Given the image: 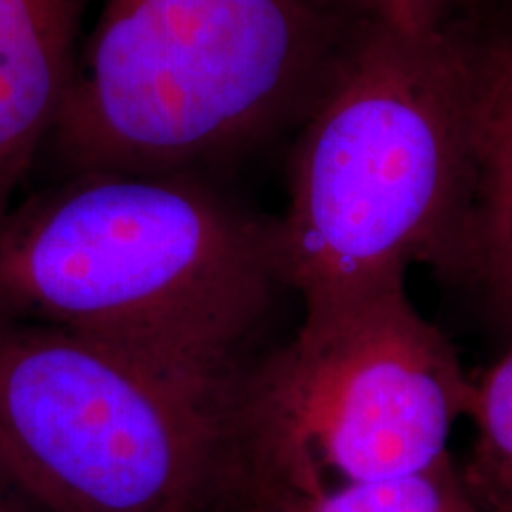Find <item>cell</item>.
I'll return each instance as SVG.
<instances>
[{
  "instance_id": "obj_12",
  "label": "cell",
  "mask_w": 512,
  "mask_h": 512,
  "mask_svg": "<svg viewBox=\"0 0 512 512\" xmlns=\"http://www.w3.org/2000/svg\"><path fill=\"white\" fill-rule=\"evenodd\" d=\"M211 512H278L271 503L264 501L254 494V491H242V494L228 498L226 503H221L219 508Z\"/></svg>"
},
{
  "instance_id": "obj_1",
  "label": "cell",
  "mask_w": 512,
  "mask_h": 512,
  "mask_svg": "<svg viewBox=\"0 0 512 512\" xmlns=\"http://www.w3.org/2000/svg\"><path fill=\"white\" fill-rule=\"evenodd\" d=\"M278 287L275 223L183 171L79 174L0 219V325L204 387H240Z\"/></svg>"
},
{
  "instance_id": "obj_3",
  "label": "cell",
  "mask_w": 512,
  "mask_h": 512,
  "mask_svg": "<svg viewBox=\"0 0 512 512\" xmlns=\"http://www.w3.org/2000/svg\"><path fill=\"white\" fill-rule=\"evenodd\" d=\"M332 0H102L55 131L79 174H178L318 93Z\"/></svg>"
},
{
  "instance_id": "obj_6",
  "label": "cell",
  "mask_w": 512,
  "mask_h": 512,
  "mask_svg": "<svg viewBox=\"0 0 512 512\" xmlns=\"http://www.w3.org/2000/svg\"><path fill=\"white\" fill-rule=\"evenodd\" d=\"M79 0H0V219L74 83Z\"/></svg>"
},
{
  "instance_id": "obj_10",
  "label": "cell",
  "mask_w": 512,
  "mask_h": 512,
  "mask_svg": "<svg viewBox=\"0 0 512 512\" xmlns=\"http://www.w3.org/2000/svg\"><path fill=\"white\" fill-rule=\"evenodd\" d=\"M363 17L403 31H430L446 24L456 0H358Z\"/></svg>"
},
{
  "instance_id": "obj_4",
  "label": "cell",
  "mask_w": 512,
  "mask_h": 512,
  "mask_svg": "<svg viewBox=\"0 0 512 512\" xmlns=\"http://www.w3.org/2000/svg\"><path fill=\"white\" fill-rule=\"evenodd\" d=\"M238 394L0 325V465L43 512H211L247 491Z\"/></svg>"
},
{
  "instance_id": "obj_2",
  "label": "cell",
  "mask_w": 512,
  "mask_h": 512,
  "mask_svg": "<svg viewBox=\"0 0 512 512\" xmlns=\"http://www.w3.org/2000/svg\"><path fill=\"white\" fill-rule=\"evenodd\" d=\"M475 48L444 27L363 19L313 100L275 223L280 275L304 316L453 268L472 178Z\"/></svg>"
},
{
  "instance_id": "obj_9",
  "label": "cell",
  "mask_w": 512,
  "mask_h": 512,
  "mask_svg": "<svg viewBox=\"0 0 512 512\" xmlns=\"http://www.w3.org/2000/svg\"><path fill=\"white\" fill-rule=\"evenodd\" d=\"M285 512H484L451 460L413 475L337 484Z\"/></svg>"
},
{
  "instance_id": "obj_5",
  "label": "cell",
  "mask_w": 512,
  "mask_h": 512,
  "mask_svg": "<svg viewBox=\"0 0 512 512\" xmlns=\"http://www.w3.org/2000/svg\"><path fill=\"white\" fill-rule=\"evenodd\" d=\"M475 382L415 309L406 280L304 316L256 358L238 394L247 486L278 512L337 484L430 470L448 458Z\"/></svg>"
},
{
  "instance_id": "obj_7",
  "label": "cell",
  "mask_w": 512,
  "mask_h": 512,
  "mask_svg": "<svg viewBox=\"0 0 512 512\" xmlns=\"http://www.w3.org/2000/svg\"><path fill=\"white\" fill-rule=\"evenodd\" d=\"M453 271L512 325V34L475 48L470 200Z\"/></svg>"
},
{
  "instance_id": "obj_11",
  "label": "cell",
  "mask_w": 512,
  "mask_h": 512,
  "mask_svg": "<svg viewBox=\"0 0 512 512\" xmlns=\"http://www.w3.org/2000/svg\"><path fill=\"white\" fill-rule=\"evenodd\" d=\"M0 512H43L3 465H0Z\"/></svg>"
},
{
  "instance_id": "obj_8",
  "label": "cell",
  "mask_w": 512,
  "mask_h": 512,
  "mask_svg": "<svg viewBox=\"0 0 512 512\" xmlns=\"http://www.w3.org/2000/svg\"><path fill=\"white\" fill-rule=\"evenodd\" d=\"M475 446L463 479L484 512H512V347L475 382Z\"/></svg>"
}]
</instances>
